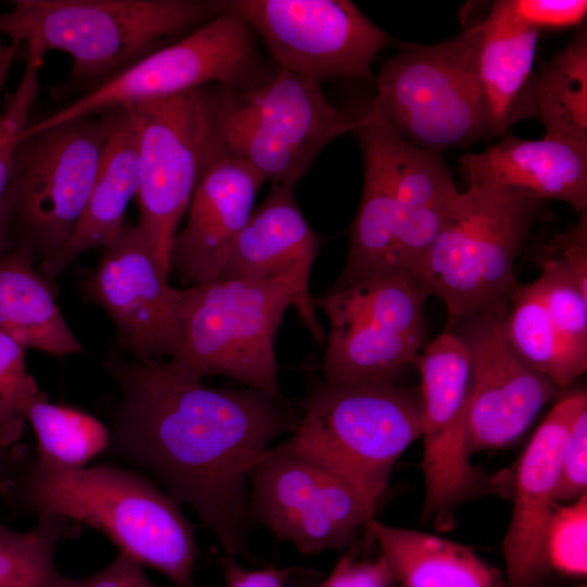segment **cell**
Segmentation results:
<instances>
[{
    "mask_svg": "<svg viewBox=\"0 0 587 587\" xmlns=\"http://www.w3.org/2000/svg\"><path fill=\"white\" fill-rule=\"evenodd\" d=\"M101 364L121 391L108 449L191 507L229 555L240 552L247 482L295 419L258 389L204 385L178 358L147 364L111 351Z\"/></svg>",
    "mask_w": 587,
    "mask_h": 587,
    "instance_id": "obj_1",
    "label": "cell"
},
{
    "mask_svg": "<svg viewBox=\"0 0 587 587\" xmlns=\"http://www.w3.org/2000/svg\"><path fill=\"white\" fill-rule=\"evenodd\" d=\"M0 492L18 510L95 528L121 553L177 587H193L198 549L192 528L177 502L136 472L111 464L68 467L22 446Z\"/></svg>",
    "mask_w": 587,
    "mask_h": 587,
    "instance_id": "obj_2",
    "label": "cell"
},
{
    "mask_svg": "<svg viewBox=\"0 0 587 587\" xmlns=\"http://www.w3.org/2000/svg\"><path fill=\"white\" fill-rule=\"evenodd\" d=\"M222 12L221 0H16L0 34L27 54L67 53L72 78L92 88Z\"/></svg>",
    "mask_w": 587,
    "mask_h": 587,
    "instance_id": "obj_3",
    "label": "cell"
},
{
    "mask_svg": "<svg viewBox=\"0 0 587 587\" xmlns=\"http://www.w3.org/2000/svg\"><path fill=\"white\" fill-rule=\"evenodd\" d=\"M290 305L323 342L309 282L298 273L265 280L222 278L180 289L184 346L175 358L202 377L223 375L279 399L274 346Z\"/></svg>",
    "mask_w": 587,
    "mask_h": 587,
    "instance_id": "obj_4",
    "label": "cell"
},
{
    "mask_svg": "<svg viewBox=\"0 0 587 587\" xmlns=\"http://www.w3.org/2000/svg\"><path fill=\"white\" fill-rule=\"evenodd\" d=\"M207 97L210 162L233 157L265 182L292 187L327 145L362 122L332 105L321 82L280 68L243 92L209 85Z\"/></svg>",
    "mask_w": 587,
    "mask_h": 587,
    "instance_id": "obj_5",
    "label": "cell"
},
{
    "mask_svg": "<svg viewBox=\"0 0 587 587\" xmlns=\"http://www.w3.org/2000/svg\"><path fill=\"white\" fill-rule=\"evenodd\" d=\"M540 202L496 185L459 192L413 274L446 305L450 322L510 300L514 262Z\"/></svg>",
    "mask_w": 587,
    "mask_h": 587,
    "instance_id": "obj_6",
    "label": "cell"
},
{
    "mask_svg": "<svg viewBox=\"0 0 587 587\" xmlns=\"http://www.w3.org/2000/svg\"><path fill=\"white\" fill-rule=\"evenodd\" d=\"M478 22L433 46L405 45L380 68L372 111L405 141L439 153L488 139L476 76Z\"/></svg>",
    "mask_w": 587,
    "mask_h": 587,
    "instance_id": "obj_7",
    "label": "cell"
},
{
    "mask_svg": "<svg viewBox=\"0 0 587 587\" xmlns=\"http://www.w3.org/2000/svg\"><path fill=\"white\" fill-rule=\"evenodd\" d=\"M278 71L260 51L252 27L242 17L223 11L182 40L153 51L25 128L43 129L208 85L243 92L268 83Z\"/></svg>",
    "mask_w": 587,
    "mask_h": 587,
    "instance_id": "obj_8",
    "label": "cell"
},
{
    "mask_svg": "<svg viewBox=\"0 0 587 587\" xmlns=\"http://www.w3.org/2000/svg\"><path fill=\"white\" fill-rule=\"evenodd\" d=\"M26 127V126H25ZM104 114L18 135L13 152V248L39 264L70 240L88 202L104 141Z\"/></svg>",
    "mask_w": 587,
    "mask_h": 587,
    "instance_id": "obj_9",
    "label": "cell"
},
{
    "mask_svg": "<svg viewBox=\"0 0 587 587\" xmlns=\"http://www.w3.org/2000/svg\"><path fill=\"white\" fill-rule=\"evenodd\" d=\"M420 436L414 392L394 382L325 383L287 442L382 498L396 462Z\"/></svg>",
    "mask_w": 587,
    "mask_h": 587,
    "instance_id": "obj_10",
    "label": "cell"
},
{
    "mask_svg": "<svg viewBox=\"0 0 587 587\" xmlns=\"http://www.w3.org/2000/svg\"><path fill=\"white\" fill-rule=\"evenodd\" d=\"M429 297L411 273L378 275L313 298L329 322L327 384L392 382L425 347Z\"/></svg>",
    "mask_w": 587,
    "mask_h": 587,
    "instance_id": "obj_11",
    "label": "cell"
},
{
    "mask_svg": "<svg viewBox=\"0 0 587 587\" xmlns=\"http://www.w3.org/2000/svg\"><path fill=\"white\" fill-rule=\"evenodd\" d=\"M249 510L302 553L345 546L373 520L379 497L287 441L252 470Z\"/></svg>",
    "mask_w": 587,
    "mask_h": 587,
    "instance_id": "obj_12",
    "label": "cell"
},
{
    "mask_svg": "<svg viewBox=\"0 0 587 587\" xmlns=\"http://www.w3.org/2000/svg\"><path fill=\"white\" fill-rule=\"evenodd\" d=\"M127 108L136 125L140 152L137 226L170 277L177 226L205 167V86Z\"/></svg>",
    "mask_w": 587,
    "mask_h": 587,
    "instance_id": "obj_13",
    "label": "cell"
},
{
    "mask_svg": "<svg viewBox=\"0 0 587 587\" xmlns=\"http://www.w3.org/2000/svg\"><path fill=\"white\" fill-rule=\"evenodd\" d=\"M260 36L280 70L322 82H375L372 64L389 36L348 0H221Z\"/></svg>",
    "mask_w": 587,
    "mask_h": 587,
    "instance_id": "obj_14",
    "label": "cell"
},
{
    "mask_svg": "<svg viewBox=\"0 0 587 587\" xmlns=\"http://www.w3.org/2000/svg\"><path fill=\"white\" fill-rule=\"evenodd\" d=\"M101 249L80 286L113 321L115 351L147 364L177 357L184 346L180 289L170 286L138 226L125 224Z\"/></svg>",
    "mask_w": 587,
    "mask_h": 587,
    "instance_id": "obj_15",
    "label": "cell"
},
{
    "mask_svg": "<svg viewBox=\"0 0 587 587\" xmlns=\"http://www.w3.org/2000/svg\"><path fill=\"white\" fill-rule=\"evenodd\" d=\"M416 363L421 374L423 515L445 526L454 507L471 497L479 482L467 445L470 354L463 340L448 330L423 348Z\"/></svg>",
    "mask_w": 587,
    "mask_h": 587,
    "instance_id": "obj_16",
    "label": "cell"
},
{
    "mask_svg": "<svg viewBox=\"0 0 587 587\" xmlns=\"http://www.w3.org/2000/svg\"><path fill=\"white\" fill-rule=\"evenodd\" d=\"M509 301L455 320L462 322V329L455 334L465 344L471 362L470 453L515 441L558 389L512 348L504 326Z\"/></svg>",
    "mask_w": 587,
    "mask_h": 587,
    "instance_id": "obj_17",
    "label": "cell"
},
{
    "mask_svg": "<svg viewBox=\"0 0 587 587\" xmlns=\"http://www.w3.org/2000/svg\"><path fill=\"white\" fill-rule=\"evenodd\" d=\"M585 391L562 398L527 444L516 467L513 509L503 539L505 587H533L547 566L545 542L557 507L560 461L572 419Z\"/></svg>",
    "mask_w": 587,
    "mask_h": 587,
    "instance_id": "obj_18",
    "label": "cell"
},
{
    "mask_svg": "<svg viewBox=\"0 0 587 587\" xmlns=\"http://www.w3.org/2000/svg\"><path fill=\"white\" fill-rule=\"evenodd\" d=\"M264 183L236 158L212 160L192 195L188 223L174 238L171 273L188 287L217 280Z\"/></svg>",
    "mask_w": 587,
    "mask_h": 587,
    "instance_id": "obj_19",
    "label": "cell"
},
{
    "mask_svg": "<svg viewBox=\"0 0 587 587\" xmlns=\"http://www.w3.org/2000/svg\"><path fill=\"white\" fill-rule=\"evenodd\" d=\"M469 186L496 185L535 199L561 200L580 214L587 209V146L511 134L478 153L460 158Z\"/></svg>",
    "mask_w": 587,
    "mask_h": 587,
    "instance_id": "obj_20",
    "label": "cell"
},
{
    "mask_svg": "<svg viewBox=\"0 0 587 587\" xmlns=\"http://www.w3.org/2000/svg\"><path fill=\"white\" fill-rule=\"evenodd\" d=\"M538 37L508 0L494 2L487 17L478 21L475 66L489 138L536 116L533 66Z\"/></svg>",
    "mask_w": 587,
    "mask_h": 587,
    "instance_id": "obj_21",
    "label": "cell"
},
{
    "mask_svg": "<svg viewBox=\"0 0 587 587\" xmlns=\"http://www.w3.org/2000/svg\"><path fill=\"white\" fill-rule=\"evenodd\" d=\"M353 134L363 159L362 193L349 230L346 264L332 289L378 275L400 273L389 128L370 110Z\"/></svg>",
    "mask_w": 587,
    "mask_h": 587,
    "instance_id": "obj_22",
    "label": "cell"
},
{
    "mask_svg": "<svg viewBox=\"0 0 587 587\" xmlns=\"http://www.w3.org/2000/svg\"><path fill=\"white\" fill-rule=\"evenodd\" d=\"M108 134L92 189L70 240L52 259L39 264L55 277L89 249L102 248L125 225L124 215L140 186L139 139L132 113L118 107L104 113Z\"/></svg>",
    "mask_w": 587,
    "mask_h": 587,
    "instance_id": "obj_23",
    "label": "cell"
},
{
    "mask_svg": "<svg viewBox=\"0 0 587 587\" xmlns=\"http://www.w3.org/2000/svg\"><path fill=\"white\" fill-rule=\"evenodd\" d=\"M322 238L310 226L295 187L272 183L239 234L218 279L265 280L292 273L310 280Z\"/></svg>",
    "mask_w": 587,
    "mask_h": 587,
    "instance_id": "obj_24",
    "label": "cell"
},
{
    "mask_svg": "<svg viewBox=\"0 0 587 587\" xmlns=\"http://www.w3.org/2000/svg\"><path fill=\"white\" fill-rule=\"evenodd\" d=\"M388 141L395 190L398 271L414 274L460 191L451 170L439 153L405 141L390 128Z\"/></svg>",
    "mask_w": 587,
    "mask_h": 587,
    "instance_id": "obj_25",
    "label": "cell"
},
{
    "mask_svg": "<svg viewBox=\"0 0 587 587\" xmlns=\"http://www.w3.org/2000/svg\"><path fill=\"white\" fill-rule=\"evenodd\" d=\"M403 587H501L500 574L467 547L371 520L365 525Z\"/></svg>",
    "mask_w": 587,
    "mask_h": 587,
    "instance_id": "obj_26",
    "label": "cell"
},
{
    "mask_svg": "<svg viewBox=\"0 0 587 587\" xmlns=\"http://www.w3.org/2000/svg\"><path fill=\"white\" fill-rule=\"evenodd\" d=\"M23 251L0 255V329L25 349L65 357L84 353L63 317L48 278Z\"/></svg>",
    "mask_w": 587,
    "mask_h": 587,
    "instance_id": "obj_27",
    "label": "cell"
},
{
    "mask_svg": "<svg viewBox=\"0 0 587 587\" xmlns=\"http://www.w3.org/2000/svg\"><path fill=\"white\" fill-rule=\"evenodd\" d=\"M535 117L547 138L587 146V36L579 32L535 75Z\"/></svg>",
    "mask_w": 587,
    "mask_h": 587,
    "instance_id": "obj_28",
    "label": "cell"
},
{
    "mask_svg": "<svg viewBox=\"0 0 587 587\" xmlns=\"http://www.w3.org/2000/svg\"><path fill=\"white\" fill-rule=\"evenodd\" d=\"M504 326L522 360L558 388L570 385L586 371L587 362L560 335L533 283L515 287Z\"/></svg>",
    "mask_w": 587,
    "mask_h": 587,
    "instance_id": "obj_29",
    "label": "cell"
},
{
    "mask_svg": "<svg viewBox=\"0 0 587 587\" xmlns=\"http://www.w3.org/2000/svg\"><path fill=\"white\" fill-rule=\"evenodd\" d=\"M80 526L55 514L38 516L29 530H15L0 519V587H54L59 545L76 537Z\"/></svg>",
    "mask_w": 587,
    "mask_h": 587,
    "instance_id": "obj_30",
    "label": "cell"
},
{
    "mask_svg": "<svg viewBox=\"0 0 587 587\" xmlns=\"http://www.w3.org/2000/svg\"><path fill=\"white\" fill-rule=\"evenodd\" d=\"M25 419L36 435V453L60 465L84 467L109 447L110 432L102 422L76 408L50 403L43 392L27 405Z\"/></svg>",
    "mask_w": 587,
    "mask_h": 587,
    "instance_id": "obj_31",
    "label": "cell"
},
{
    "mask_svg": "<svg viewBox=\"0 0 587 587\" xmlns=\"http://www.w3.org/2000/svg\"><path fill=\"white\" fill-rule=\"evenodd\" d=\"M539 258L538 296L565 342L587 362V285L546 246Z\"/></svg>",
    "mask_w": 587,
    "mask_h": 587,
    "instance_id": "obj_32",
    "label": "cell"
},
{
    "mask_svg": "<svg viewBox=\"0 0 587 587\" xmlns=\"http://www.w3.org/2000/svg\"><path fill=\"white\" fill-rule=\"evenodd\" d=\"M43 60L27 55L23 76L0 115V255L13 249L10 232L13 152L18 135L29 122V111L39 91V72Z\"/></svg>",
    "mask_w": 587,
    "mask_h": 587,
    "instance_id": "obj_33",
    "label": "cell"
},
{
    "mask_svg": "<svg viewBox=\"0 0 587 587\" xmlns=\"http://www.w3.org/2000/svg\"><path fill=\"white\" fill-rule=\"evenodd\" d=\"M25 350L0 329V446L7 449L23 436L25 410L41 392L26 370Z\"/></svg>",
    "mask_w": 587,
    "mask_h": 587,
    "instance_id": "obj_34",
    "label": "cell"
},
{
    "mask_svg": "<svg viewBox=\"0 0 587 587\" xmlns=\"http://www.w3.org/2000/svg\"><path fill=\"white\" fill-rule=\"evenodd\" d=\"M547 565L571 576L587 573V496L555 507L545 542Z\"/></svg>",
    "mask_w": 587,
    "mask_h": 587,
    "instance_id": "obj_35",
    "label": "cell"
},
{
    "mask_svg": "<svg viewBox=\"0 0 587 587\" xmlns=\"http://www.w3.org/2000/svg\"><path fill=\"white\" fill-rule=\"evenodd\" d=\"M587 488V403L571 421L564 440L557 501L573 500L586 495Z\"/></svg>",
    "mask_w": 587,
    "mask_h": 587,
    "instance_id": "obj_36",
    "label": "cell"
},
{
    "mask_svg": "<svg viewBox=\"0 0 587 587\" xmlns=\"http://www.w3.org/2000/svg\"><path fill=\"white\" fill-rule=\"evenodd\" d=\"M515 15L536 29H563L583 23L585 0H508Z\"/></svg>",
    "mask_w": 587,
    "mask_h": 587,
    "instance_id": "obj_37",
    "label": "cell"
},
{
    "mask_svg": "<svg viewBox=\"0 0 587 587\" xmlns=\"http://www.w3.org/2000/svg\"><path fill=\"white\" fill-rule=\"evenodd\" d=\"M54 587H157L143 572V566L130 557L118 555L101 571L83 577L60 576Z\"/></svg>",
    "mask_w": 587,
    "mask_h": 587,
    "instance_id": "obj_38",
    "label": "cell"
},
{
    "mask_svg": "<svg viewBox=\"0 0 587 587\" xmlns=\"http://www.w3.org/2000/svg\"><path fill=\"white\" fill-rule=\"evenodd\" d=\"M392 579L382 555L372 562H357L347 555L337 563L323 584L326 587H389Z\"/></svg>",
    "mask_w": 587,
    "mask_h": 587,
    "instance_id": "obj_39",
    "label": "cell"
},
{
    "mask_svg": "<svg viewBox=\"0 0 587 587\" xmlns=\"http://www.w3.org/2000/svg\"><path fill=\"white\" fill-rule=\"evenodd\" d=\"M226 587H285L286 571L248 570L227 554L222 561Z\"/></svg>",
    "mask_w": 587,
    "mask_h": 587,
    "instance_id": "obj_40",
    "label": "cell"
},
{
    "mask_svg": "<svg viewBox=\"0 0 587 587\" xmlns=\"http://www.w3.org/2000/svg\"><path fill=\"white\" fill-rule=\"evenodd\" d=\"M18 48L20 46L16 43H4L0 40V92L9 75Z\"/></svg>",
    "mask_w": 587,
    "mask_h": 587,
    "instance_id": "obj_41",
    "label": "cell"
},
{
    "mask_svg": "<svg viewBox=\"0 0 587 587\" xmlns=\"http://www.w3.org/2000/svg\"><path fill=\"white\" fill-rule=\"evenodd\" d=\"M18 446H13L9 449L0 446V484L10 474L13 464L16 460Z\"/></svg>",
    "mask_w": 587,
    "mask_h": 587,
    "instance_id": "obj_42",
    "label": "cell"
},
{
    "mask_svg": "<svg viewBox=\"0 0 587 587\" xmlns=\"http://www.w3.org/2000/svg\"><path fill=\"white\" fill-rule=\"evenodd\" d=\"M320 587H326L324 584H322Z\"/></svg>",
    "mask_w": 587,
    "mask_h": 587,
    "instance_id": "obj_43",
    "label": "cell"
}]
</instances>
